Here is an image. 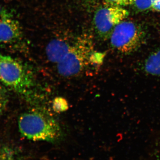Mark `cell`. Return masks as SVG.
I'll return each mask as SVG.
<instances>
[{"label":"cell","mask_w":160,"mask_h":160,"mask_svg":"<svg viewBox=\"0 0 160 160\" xmlns=\"http://www.w3.org/2000/svg\"><path fill=\"white\" fill-rule=\"evenodd\" d=\"M144 37V32L139 24L125 20L114 28L109 38L115 49L120 53L129 55L141 47Z\"/></svg>","instance_id":"4"},{"label":"cell","mask_w":160,"mask_h":160,"mask_svg":"<svg viewBox=\"0 0 160 160\" xmlns=\"http://www.w3.org/2000/svg\"><path fill=\"white\" fill-rule=\"evenodd\" d=\"M73 44L62 39L52 40L46 47L47 58L52 62L58 64L69 53Z\"/></svg>","instance_id":"7"},{"label":"cell","mask_w":160,"mask_h":160,"mask_svg":"<svg viewBox=\"0 0 160 160\" xmlns=\"http://www.w3.org/2000/svg\"><path fill=\"white\" fill-rule=\"evenodd\" d=\"M94 52L92 41L89 37L81 36L75 41L69 53L57 64L58 72L66 77L80 74L91 64Z\"/></svg>","instance_id":"3"},{"label":"cell","mask_w":160,"mask_h":160,"mask_svg":"<svg viewBox=\"0 0 160 160\" xmlns=\"http://www.w3.org/2000/svg\"><path fill=\"white\" fill-rule=\"evenodd\" d=\"M0 82L15 92L26 94L34 85L30 69L21 61L0 54Z\"/></svg>","instance_id":"2"},{"label":"cell","mask_w":160,"mask_h":160,"mask_svg":"<svg viewBox=\"0 0 160 160\" xmlns=\"http://www.w3.org/2000/svg\"><path fill=\"white\" fill-rule=\"evenodd\" d=\"M52 108L55 112L61 113L69 109V103L64 98L56 97L52 101Z\"/></svg>","instance_id":"11"},{"label":"cell","mask_w":160,"mask_h":160,"mask_svg":"<svg viewBox=\"0 0 160 160\" xmlns=\"http://www.w3.org/2000/svg\"><path fill=\"white\" fill-rule=\"evenodd\" d=\"M139 12L155 11L160 12V0H132L131 5Z\"/></svg>","instance_id":"9"},{"label":"cell","mask_w":160,"mask_h":160,"mask_svg":"<svg viewBox=\"0 0 160 160\" xmlns=\"http://www.w3.org/2000/svg\"><path fill=\"white\" fill-rule=\"evenodd\" d=\"M7 102V100L6 97L0 94V116L6 109Z\"/></svg>","instance_id":"13"},{"label":"cell","mask_w":160,"mask_h":160,"mask_svg":"<svg viewBox=\"0 0 160 160\" xmlns=\"http://www.w3.org/2000/svg\"><path fill=\"white\" fill-rule=\"evenodd\" d=\"M22 27L13 15L0 5V44L18 46L22 44Z\"/></svg>","instance_id":"6"},{"label":"cell","mask_w":160,"mask_h":160,"mask_svg":"<svg viewBox=\"0 0 160 160\" xmlns=\"http://www.w3.org/2000/svg\"><path fill=\"white\" fill-rule=\"evenodd\" d=\"M142 68L146 74L160 77V48L147 57L143 62Z\"/></svg>","instance_id":"8"},{"label":"cell","mask_w":160,"mask_h":160,"mask_svg":"<svg viewBox=\"0 0 160 160\" xmlns=\"http://www.w3.org/2000/svg\"><path fill=\"white\" fill-rule=\"evenodd\" d=\"M0 160H20L15 149L5 144H0Z\"/></svg>","instance_id":"10"},{"label":"cell","mask_w":160,"mask_h":160,"mask_svg":"<svg viewBox=\"0 0 160 160\" xmlns=\"http://www.w3.org/2000/svg\"><path fill=\"white\" fill-rule=\"evenodd\" d=\"M129 15V12L124 7L105 6L98 9L94 15L96 31L103 39L109 38L114 28Z\"/></svg>","instance_id":"5"},{"label":"cell","mask_w":160,"mask_h":160,"mask_svg":"<svg viewBox=\"0 0 160 160\" xmlns=\"http://www.w3.org/2000/svg\"><path fill=\"white\" fill-rule=\"evenodd\" d=\"M132 0H103L105 6H120L125 7L130 6Z\"/></svg>","instance_id":"12"},{"label":"cell","mask_w":160,"mask_h":160,"mask_svg":"<svg viewBox=\"0 0 160 160\" xmlns=\"http://www.w3.org/2000/svg\"><path fill=\"white\" fill-rule=\"evenodd\" d=\"M18 128L23 137L31 141L55 142L63 136L57 120L42 110H31L21 115L18 119Z\"/></svg>","instance_id":"1"}]
</instances>
